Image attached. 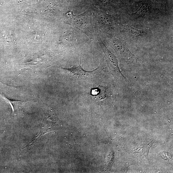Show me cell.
I'll return each mask as SVG.
<instances>
[{"label": "cell", "instance_id": "1", "mask_svg": "<svg viewBox=\"0 0 173 173\" xmlns=\"http://www.w3.org/2000/svg\"><path fill=\"white\" fill-rule=\"evenodd\" d=\"M121 19L123 24L139 29L173 25V20L163 16L151 0H144L133 12L121 14Z\"/></svg>", "mask_w": 173, "mask_h": 173}, {"label": "cell", "instance_id": "2", "mask_svg": "<svg viewBox=\"0 0 173 173\" xmlns=\"http://www.w3.org/2000/svg\"><path fill=\"white\" fill-rule=\"evenodd\" d=\"M170 26H160L138 28L121 23L120 33L121 38L129 44L143 45L165 40V35Z\"/></svg>", "mask_w": 173, "mask_h": 173}, {"label": "cell", "instance_id": "3", "mask_svg": "<svg viewBox=\"0 0 173 173\" xmlns=\"http://www.w3.org/2000/svg\"><path fill=\"white\" fill-rule=\"evenodd\" d=\"M64 14L66 24L78 29L91 39H93L94 30L92 21V12L90 9L78 16L74 15L73 11Z\"/></svg>", "mask_w": 173, "mask_h": 173}, {"label": "cell", "instance_id": "4", "mask_svg": "<svg viewBox=\"0 0 173 173\" xmlns=\"http://www.w3.org/2000/svg\"><path fill=\"white\" fill-rule=\"evenodd\" d=\"M110 40V46L115 50L121 62L135 64L139 61V59L130 52L125 40L112 37Z\"/></svg>", "mask_w": 173, "mask_h": 173}, {"label": "cell", "instance_id": "5", "mask_svg": "<svg viewBox=\"0 0 173 173\" xmlns=\"http://www.w3.org/2000/svg\"><path fill=\"white\" fill-rule=\"evenodd\" d=\"M98 39L105 55L111 73L119 80L125 82L127 81L126 79L120 72L118 66V61L116 56L108 49L100 37H98Z\"/></svg>", "mask_w": 173, "mask_h": 173}, {"label": "cell", "instance_id": "6", "mask_svg": "<svg viewBox=\"0 0 173 173\" xmlns=\"http://www.w3.org/2000/svg\"><path fill=\"white\" fill-rule=\"evenodd\" d=\"M154 7L166 17L173 20V0H151Z\"/></svg>", "mask_w": 173, "mask_h": 173}, {"label": "cell", "instance_id": "7", "mask_svg": "<svg viewBox=\"0 0 173 173\" xmlns=\"http://www.w3.org/2000/svg\"><path fill=\"white\" fill-rule=\"evenodd\" d=\"M81 61L80 59V65L77 67L63 69L69 75L77 79L87 80L94 76L97 72V68L93 71H85L81 66Z\"/></svg>", "mask_w": 173, "mask_h": 173}, {"label": "cell", "instance_id": "8", "mask_svg": "<svg viewBox=\"0 0 173 173\" xmlns=\"http://www.w3.org/2000/svg\"><path fill=\"white\" fill-rule=\"evenodd\" d=\"M91 94V98L95 101L102 100L106 96V89L102 86H99L92 89Z\"/></svg>", "mask_w": 173, "mask_h": 173}, {"label": "cell", "instance_id": "9", "mask_svg": "<svg viewBox=\"0 0 173 173\" xmlns=\"http://www.w3.org/2000/svg\"><path fill=\"white\" fill-rule=\"evenodd\" d=\"M0 95L11 106L13 110V113H14L16 110H17L18 106H20V105L27 101L15 100L9 99L6 97L2 93H0Z\"/></svg>", "mask_w": 173, "mask_h": 173}, {"label": "cell", "instance_id": "10", "mask_svg": "<svg viewBox=\"0 0 173 173\" xmlns=\"http://www.w3.org/2000/svg\"><path fill=\"white\" fill-rule=\"evenodd\" d=\"M98 1L103 5H106L107 3V0H98Z\"/></svg>", "mask_w": 173, "mask_h": 173}, {"label": "cell", "instance_id": "11", "mask_svg": "<svg viewBox=\"0 0 173 173\" xmlns=\"http://www.w3.org/2000/svg\"><path fill=\"white\" fill-rule=\"evenodd\" d=\"M144 0H136V1L138 2H141Z\"/></svg>", "mask_w": 173, "mask_h": 173}]
</instances>
